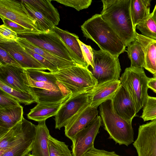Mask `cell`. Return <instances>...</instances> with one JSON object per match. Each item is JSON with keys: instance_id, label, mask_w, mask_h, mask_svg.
<instances>
[{"instance_id": "cell-21", "label": "cell", "mask_w": 156, "mask_h": 156, "mask_svg": "<svg viewBox=\"0 0 156 156\" xmlns=\"http://www.w3.org/2000/svg\"><path fill=\"white\" fill-rule=\"evenodd\" d=\"M45 121L38 122L36 125V133L31 150L34 156H49L48 141L50 135Z\"/></svg>"}, {"instance_id": "cell-23", "label": "cell", "mask_w": 156, "mask_h": 156, "mask_svg": "<svg viewBox=\"0 0 156 156\" xmlns=\"http://www.w3.org/2000/svg\"><path fill=\"white\" fill-rule=\"evenodd\" d=\"M30 93L36 99L37 103H51L67 99L72 94L67 88L53 91L30 87Z\"/></svg>"}, {"instance_id": "cell-2", "label": "cell", "mask_w": 156, "mask_h": 156, "mask_svg": "<svg viewBox=\"0 0 156 156\" xmlns=\"http://www.w3.org/2000/svg\"><path fill=\"white\" fill-rule=\"evenodd\" d=\"M81 27L84 36L95 42L100 49L118 56L126 51V47L121 39L101 14L93 16Z\"/></svg>"}, {"instance_id": "cell-19", "label": "cell", "mask_w": 156, "mask_h": 156, "mask_svg": "<svg viewBox=\"0 0 156 156\" xmlns=\"http://www.w3.org/2000/svg\"><path fill=\"white\" fill-rule=\"evenodd\" d=\"M53 30L62 38L71 50L73 56L74 61L76 63L88 68V64L84 58L82 50L77 41L79 39L78 36L55 26Z\"/></svg>"}, {"instance_id": "cell-30", "label": "cell", "mask_w": 156, "mask_h": 156, "mask_svg": "<svg viewBox=\"0 0 156 156\" xmlns=\"http://www.w3.org/2000/svg\"><path fill=\"white\" fill-rule=\"evenodd\" d=\"M0 89L9 94L20 103L25 105L37 102L36 99L31 93L17 90L6 85L1 81Z\"/></svg>"}, {"instance_id": "cell-10", "label": "cell", "mask_w": 156, "mask_h": 156, "mask_svg": "<svg viewBox=\"0 0 156 156\" xmlns=\"http://www.w3.org/2000/svg\"><path fill=\"white\" fill-rule=\"evenodd\" d=\"M102 121L100 115L87 126L79 132L71 140L73 156H83L89 150L94 147L95 138L99 133Z\"/></svg>"}, {"instance_id": "cell-18", "label": "cell", "mask_w": 156, "mask_h": 156, "mask_svg": "<svg viewBox=\"0 0 156 156\" xmlns=\"http://www.w3.org/2000/svg\"><path fill=\"white\" fill-rule=\"evenodd\" d=\"M21 105L0 108V136L9 131L24 118Z\"/></svg>"}, {"instance_id": "cell-8", "label": "cell", "mask_w": 156, "mask_h": 156, "mask_svg": "<svg viewBox=\"0 0 156 156\" xmlns=\"http://www.w3.org/2000/svg\"><path fill=\"white\" fill-rule=\"evenodd\" d=\"M0 16L35 32H41L37 29L36 21L21 1L0 0Z\"/></svg>"}, {"instance_id": "cell-47", "label": "cell", "mask_w": 156, "mask_h": 156, "mask_svg": "<svg viewBox=\"0 0 156 156\" xmlns=\"http://www.w3.org/2000/svg\"><path fill=\"white\" fill-rule=\"evenodd\" d=\"M153 77L156 78V71L155 73L153 75Z\"/></svg>"}, {"instance_id": "cell-42", "label": "cell", "mask_w": 156, "mask_h": 156, "mask_svg": "<svg viewBox=\"0 0 156 156\" xmlns=\"http://www.w3.org/2000/svg\"><path fill=\"white\" fill-rule=\"evenodd\" d=\"M18 38L17 34L4 24L0 26V38L17 41Z\"/></svg>"}, {"instance_id": "cell-38", "label": "cell", "mask_w": 156, "mask_h": 156, "mask_svg": "<svg viewBox=\"0 0 156 156\" xmlns=\"http://www.w3.org/2000/svg\"><path fill=\"white\" fill-rule=\"evenodd\" d=\"M0 17L3 22V24L18 35L27 33L35 32L32 30L26 28L2 16H0Z\"/></svg>"}, {"instance_id": "cell-17", "label": "cell", "mask_w": 156, "mask_h": 156, "mask_svg": "<svg viewBox=\"0 0 156 156\" xmlns=\"http://www.w3.org/2000/svg\"><path fill=\"white\" fill-rule=\"evenodd\" d=\"M97 108L90 105L73 117L65 127V135L72 140L80 131L88 125L98 115Z\"/></svg>"}, {"instance_id": "cell-29", "label": "cell", "mask_w": 156, "mask_h": 156, "mask_svg": "<svg viewBox=\"0 0 156 156\" xmlns=\"http://www.w3.org/2000/svg\"><path fill=\"white\" fill-rule=\"evenodd\" d=\"M25 8L36 21L38 30L42 32L48 33L53 30L55 26L52 23L32 7L23 1Z\"/></svg>"}, {"instance_id": "cell-15", "label": "cell", "mask_w": 156, "mask_h": 156, "mask_svg": "<svg viewBox=\"0 0 156 156\" xmlns=\"http://www.w3.org/2000/svg\"><path fill=\"white\" fill-rule=\"evenodd\" d=\"M35 125L23 118L21 121L0 136V155L22 140Z\"/></svg>"}, {"instance_id": "cell-43", "label": "cell", "mask_w": 156, "mask_h": 156, "mask_svg": "<svg viewBox=\"0 0 156 156\" xmlns=\"http://www.w3.org/2000/svg\"><path fill=\"white\" fill-rule=\"evenodd\" d=\"M83 156H121L114 151L109 152L103 150L96 149L94 147L90 149Z\"/></svg>"}, {"instance_id": "cell-13", "label": "cell", "mask_w": 156, "mask_h": 156, "mask_svg": "<svg viewBox=\"0 0 156 156\" xmlns=\"http://www.w3.org/2000/svg\"><path fill=\"white\" fill-rule=\"evenodd\" d=\"M0 81L17 90L30 93L26 70L22 68L0 64Z\"/></svg>"}, {"instance_id": "cell-1", "label": "cell", "mask_w": 156, "mask_h": 156, "mask_svg": "<svg viewBox=\"0 0 156 156\" xmlns=\"http://www.w3.org/2000/svg\"><path fill=\"white\" fill-rule=\"evenodd\" d=\"M102 19L112 29L126 47L135 39L137 32L132 20L131 0H102Z\"/></svg>"}, {"instance_id": "cell-28", "label": "cell", "mask_w": 156, "mask_h": 156, "mask_svg": "<svg viewBox=\"0 0 156 156\" xmlns=\"http://www.w3.org/2000/svg\"><path fill=\"white\" fill-rule=\"evenodd\" d=\"M126 52L131 62L130 66L144 68L145 64L144 46L137 38L127 46Z\"/></svg>"}, {"instance_id": "cell-20", "label": "cell", "mask_w": 156, "mask_h": 156, "mask_svg": "<svg viewBox=\"0 0 156 156\" xmlns=\"http://www.w3.org/2000/svg\"><path fill=\"white\" fill-rule=\"evenodd\" d=\"M17 42L20 45L32 50L55 65L59 70L77 65L74 61H70L53 54L35 45L25 38L18 37Z\"/></svg>"}, {"instance_id": "cell-26", "label": "cell", "mask_w": 156, "mask_h": 156, "mask_svg": "<svg viewBox=\"0 0 156 156\" xmlns=\"http://www.w3.org/2000/svg\"><path fill=\"white\" fill-rule=\"evenodd\" d=\"M51 21L55 26L58 24L60 16L57 9L51 2V0H23Z\"/></svg>"}, {"instance_id": "cell-6", "label": "cell", "mask_w": 156, "mask_h": 156, "mask_svg": "<svg viewBox=\"0 0 156 156\" xmlns=\"http://www.w3.org/2000/svg\"><path fill=\"white\" fill-rule=\"evenodd\" d=\"M17 35L18 37L25 38L35 45L53 54L74 61L71 51L54 30L48 33L29 32Z\"/></svg>"}, {"instance_id": "cell-5", "label": "cell", "mask_w": 156, "mask_h": 156, "mask_svg": "<svg viewBox=\"0 0 156 156\" xmlns=\"http://www.w3.org/2000/svg\"><path fill=\"white\" fill-rule=\"evenodd\" d=\"M150 78L143 68L129 67L125 69L119 80L130 95L137 113L144 107L147 97V84Z\"/></svg>"}, {"instance_id": "cell-33", "label": "cell", "mask_w": 156, "mask_h": 156, "mask_svg": "<svg viewBox=\"0 0 156 156\" xmlns=\"http://www.w3.org/2000/svg\"><path fill=\"white\" fill-rule=\"evenodd\" d=\"M136 28L139 30L142 35L156 40V23L152 16L137 25Z\"/></svg>"}, {"instance_id": "cell-40", "label": "cell", "mask_w": 156, "mask_h": 156, "mask_svg": "<svg viewBox=\"0 0 156 156\" xmlns=\"http://www.w3.org/2000/svg\"><path fill=\"white\" fill-rule=\"evenodd\" d=\"M77 41L79 44L84 58L86 61L88 67L90 66L91 69L93 68V49L90 45L85 44L79 39Z\"/></svg>"}, {"instance_id": "cell-36", "label": "cell", "mask_w": 156, "mask_h": 156, "mask_svg": "<svg viewBox=\"0 0 156 156\" xmlns=\"http://www.w3.org/2000/svg\"><path fill=\"white\" fill-rule=\"evenodd\" d=\"M21 46L27 53L45 67L50 72L54 73L59 70L55 65L45 59L40 55L26 47Z\"/></svg>"}, {"instance_id": "cell-41", "label": "cell", "mask_w": 156, "mask_h": 156, "mask_svg": "<svg viewBox=\"0 0 156 156\" xmlns=\"http://www.w3.org/2000/svg\"><path fill=\"white\" fill-rule=\"evenodd\" d=\"M0 64L21 68L20 65L8 52L0 47Z\"/></svg>"}, {"instance_id": "cell-37", "label": "cell", "mask_w": 156, "mask_h": 156, "mask_svg": "<svg viewBox=\"0 0 156 156\" xmlns=\"http://www.w3.org/2000/svg\"><path fill=\"white\" fill-rule=\"evenodd\" d=\"M55 1L66 6L73 8L78 11L88 8L92 2L91 0H58Z\"/></svg>"}, {"instance_id": "cell-9", "label": "cell", "mask_w": 156, "mask_h": 156, "mask_svg": "<svg viewBox=\"0 0 156 156\" xmlns=\"http://www.w3.org/2000/svg\"><path fill=\"white\" fill-rule=\"evenodd\" d=\"M88 94H72L63 103L55 116V128L65 127L73 117L90 105Z\"/></svg>"}, {"instance_id": "cell-45", "label": "cell", "mask_w": 156, "mask_h": 156, "mask_svg": "<svg viewBox=\"0 0 156 156\" xmlns=\"http://www.w3.org/2000/svg\"><path fill=\"white\" fill-rule=\"evenodd\" d=\"M151 14L153 18L156 23V4L152 12L151 13Z\"/></svg>"}, {"instance_id": "cell-22", "label": "cell", "mask_w": 156, "mask_h": 156, "mask_svg": "<svg viewBox=\"0 0 156 156\" xmlns=\"http://www.w3.org/2000/svg\"><path fill=\"white\" fill-rule=\"evenodd\" d=\"M68 98L54 103H37L30 110L27 115V117L29 119L38 122L46 120L51 117L55 116L63 103Z\"/></svg>"}, {"instance_id": "cell-24", "label": "cell", "mask_w": 156, "mask_h": 156, "mask_svg": "<svg viewBox=\"0 0 156 156\" xmlns=\"http://www.w3.org/2000/svg\"><path fill=\"white\" fill-rule=\"evenodd\" d=\"M136 38L144 48L145 64L144 68L153 75L156 71V40L137 33Z\"/></svg>"}, {"instance_id": "cell-44", "label": "cell", "mask_w": 156, "mask_h": 156, "mask_svg": "<svg viewBox=\"0 0 156 156\" xmlns=\"http://www.w3.org/2000/svg\"><path fill=\"white\" fill-rule=\"evenodd\" d=\"M147 86L148 88L156 93V78H150L148 83Z\"/></svg>"}, {"instance_id": "cell-31", "label": "cell", "mask_w": 156, "mask_h": 156, "mask_svg": "<svg viewBox=\"0 0 156 156\" xmlns=\"http://www.w3.org/2000/svg\"><path fill=\"white\" fill-rule=\"evenodd\" d=\"M49 156H73L68 146L50 135L48 141Z\"/></svg>"}, {"instance_id": "cell-14", "label": "cell", "mask_w": 156, "mask_h": 156, "mask_svg": "<svg viewBox=\"0 0 156 156\" xmlns=\"http://www.w3.org/2000/svg\"><path fill=\"white\" fill-rule=\"evenodd\" d=\"M111 100L114 112L124 119L132 121L137 113L136 108L129 94L121 84Z\"/></svg>"}, {"instance_id": "cell-34", "label": "cell", "mask_w": 156, "mask_h": 156, "mask_svg": "<svg viewBox=\"0 0 156 156\" xmlns=\"http://www.w3.org/2000/svg\"><path fill=\"white\" fill-rule=\"evenodd\" d=\"M140 117L144 121L156 119V97L148 96Z\"/></svg>"}, {"instance_id": "cell-32", "label": "cell", "mask_w": 156, "mask_h": 156, "mask_svg": "<svg viewBox=\"0 0 156 156\" xmlns=\"http://www.w3.org/2000/svg\"><path fill=\"white\" fill-rule=\"evenodd\" d=\"M26 71L27 74L34 80L45 82L55 85H58L61 83L53 73L36 69H26Z\"/></svg>"}, {"instance_id": "cell-35", "label": "cell", "mask_w": 156, "mask_h": 156, "mask_svg": "<svg viewBox=\"0 0 156 156\" xmlns=\"http://www.w3.org/2000/svg\"><path fill=\"white\" fill-rule=\"evenodd\" d=\"M26 74L30 87L53 91H59L67 88L61 83L59 85H55L45 82L34 80Z\"/></svg>"}, {"instance_id": "cell-16", "label": "cell", "mask_w": 156, "mask_h": 156, "mask_svg": "<svg viewBox=\"0 0 156 156\" xmlns=\"http://www.w3.org/2000/svg\"><path fill=\"white\" fill-rule=\"evenodd\" d=\"M121 85L119 80H112L98 84L90 93H88L90 106L97 108L106 101L112 100Z\"/></svg>"}, {"instance_id": "cell-39", "label": "cell", "mask_w": 156, "mask_h": 156, "mask_svg": "<svg viewBox=\"0 0 156 156\" xmlns=\"http://www.w3.org/2000/svg\"><path fill=\"white\" fill-rule=\"evenodd\" d=\"M20 105V102L16 99L0 89V108Z\"/></svg>"}, {"instance_id": "cell-3", "label": "cell", "mask_w": 156, "mask_h": 156, "mask_svg": "<svg viewBox=\"0 0 156 156\" xmlns=\"http://www.w3.org/2000/svg\"><path fill=\"white\" fill-rule=\"evenodd\" d=\"M99 113L102 123L109 135V139L116 144L127 146L134 142V132L132 121H126L114 111L111 100L103 102L99 106Z\"/></svg>"}, {"instance_id": "cell-4", "label": "cell", "mask_w": 156, "mask_h": 156, "mask_svg": "<svg viewBox=\"0 0 156 156\" xmlns=\"http://www.w3.org/2000/svg\"><path fill=\"white\" fill-rule=\"evenodd\" d=\"M53 73L73 94L90 93L98 84L89 69L77 64Z\"/></svg>"}, {"instance_id": "cell-11", "label": "cell", "mask_w": 156, "mask_h": 156, "mask_svg": "<svg viewBox=\"0 0 156 156\" xmlns=\"http://www.w3.org/2000/svg\"><path fill=\"white\" fill-rule=\"evenodd\" d=\"M133 144L138 156H156V119L139 126Z\"/></svg>"}, {"instance_id": "cell-46", "label": "cell", "mask_w": 156, "mask_h": 156, "mask_svg": "<svg viewBox=\"0 0 156 156\" xmlns=\"http://www.w3.org/2000/svg\"><path fill=\"white\" fill-rule=\"evenodd\" d=\"M25 156H34L32 154H28L27 155H26Z\"/></svg>"}, {"instance_id": "cell-27", "label": "cell", "mask_w": 156, "mask_h": 156, "mask_svg": "<svg viewBox=\"0 0 156 156\" xmlns=\"http://www.w3.org/2000/svg\"><path fill=\"white\" fill-rule=\"evenodd\" d=\"M151 0H131L130 8L134 25L136 26L150 16Z\"/></svg>"}, {"instance_id": "cell-7", "label": "cell", "mask_w": 156, "mask_h": 156, "mask_svg": "<svg viewBox=\"0 0 156 156\" xmlns=\"http://www.w3.org/2000/svg\"><path fill=\"white\" fill-rule=\"evenodd\" d=\"M118 56L100 49H93V68L90 71L98 84L119 80L121 69Z\"/></svg>"}, {"instance_id": "cell-12", "label": "cell", "mask_w": 156, "mask_h": 156, "mask_svg": "<svg viewBox=\"0 0 156 156\" xmlns=\"http://www.w3.org/2000/svg\"><path fill=\"white\" fill-rule=\"evenodd\" d=\"M0 47L8 52L25 69H47L27 53L17 41L0 38Z\"/></svg>"}, {"instance_id": "cell-25", "label": "cell", "mask_w": 156, "mask_h": 156, "mask_svg": "<svg viewBox=\"0 0 156 156\" xmlns=\"http://www.w3.org/2000/svg\"><path fill=\"white\" fill-rule=\"evenodd\" d=\"M35 125L21 141L6 150L0 156H25L31 151L36 133Z\"/></svg>"}]
</instances>
